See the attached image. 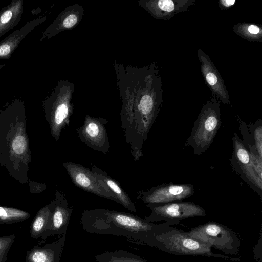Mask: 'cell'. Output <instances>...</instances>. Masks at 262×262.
Listing matches in <instances>:
<instances>
[{
  "instance_id": "obj_1",
  "label": "cell",
  "mask_w": 262,
  "mask_h": 262,
  "mask_svg": "<svg viewBox=\"0 0 262 262\" xmlns=\"http://www.w3.org/2000/svg\"><path fill=\"white\" fill-rule=\"evenodd\" d=\"M136 96L123 101L121 127L134 160L142 156V146L160 112L162 84L157 66L136 70Z\"/></svg>"
},
{
  "instance_id": "obj_2",
  "label": "cell",
  "mask_w": 262,
  "mask_h": 262,
  "mask_svg": "<svg viewBox=\"0 0 262 262\" xmlns=\"http://www.w3.org/2000/svg\"><path fill=\"white\" fill-rule=\"evenodd\" d=\"M80 223L89 233L130 238L151 247L155 236L170 226L165 223L149 222L128 213L104 209L84 211Z\"/></svg>"
},
{
  "instance_id": "obj_3",
  "label": "cell",
  "mask_w": 262,
  "mask_h": 262,
  "mask_svg": "<svg viewBox=\"0 0 262 262\" xmlns=\"http://www.w3.org/2000/svg\"><path fill=\"white\" fill-rule=\"evenodd\" d=\"M152 247L171 254L211 257L230 261H239V258L212 252L211 248L190 236L187 232L170 226L155 236Z\"/></svg>"
},
{
  "instance_id": "obj_4",
  "label": "cell",
  "mask_w": 262,
  "mask_h": 262,
  "mask_svg": "<svg viewBox=\"0 0 262 262\" xmlns=\"http://www.w3.org/2000/svg\"><path fill=\"white\" fill-rule=\"evenodd\" d=\"M221 122L220 104L214 96L201 108L185 146L191 147L197 156L202 154L213 142Z\"/></svg>"
},
{
  "instance_id": "obj_5",
  "label": "cell",
  "mask_w": 262,
  "mask_h": 262,
  "mask_svg": "<svg viewBox=\"0 0 262 262\" xmlns=\"http://www.w3.org/2000/svg\"><path fill=\"white\" fill-rule=\"evenodd\" d=\"M188 234L227 255L238 252L240 241L237 235L230 228L216 222H208L191 229Z\"/></svg>"
},
{
  "instance_id": "obj_6",
  "label": "cell",
  "mask_w": 262,
  "mask_h": 262,
  "mask_svg": "<svg viewBox=\"0 0 262 262\" xmlns=\"http://www.w3.org/2000/svg\"><path fill=\"white\" fill-rule=\"evenodd\" d=\"M146 206L151 213L145 217V220L151 223L164 221L170 226L185 219L206 215L203 208L191 202L179 201L164 204H146Z\"/></svg>"
},
{
  "instance_id": "obj_7",
  "label": "cell",
  "mask_w": 262,
  "mask_h": 262,
  "mask_svg": "<svg viewBox=\"0 0 262 262\" xmlns=\"http://www.w3.org/2000/svg\"><path fill=\"white\" fill-rule=\"evenodd\" d=\"M233 151L229 160L233 170L261 197L262 179L256 172L250 155L236 133L232 137Z\"/></svg>"
},
{
  "instance_id": "obj_8",
  "label": "cell",
  "mask_w": 262,
  "mask_h": 262,
  "mask_svg": "<svg viewBox=\"0 0 262 262\" xmlns=\"http://www.w3.org/2000/svg\"><path fill=\"white\" fill-rule=\"evenodd\" d=\"M194 193L192 184L168 183L153 186L146 191H138L137 196L146 204H164L183 201Z\"/></svg>"
},
{
  "instance_id": "obj_9",
  "label": "cell",
  "mask_w": 262,
  "mask_h": 262,
  "mask_svg": "<svg viewBox=\"0 0 262 262\" xmlns=\"http://www.w3.org/2000/svg\"><path fill=\"white\" fill-rule=\"evenodd\" d=\"M73 184L78 188L99 196L118 201L105 184L91 169L72 162L63 163Z\"/></svg>"
},
{
  "instance_id": "obj_10",
  "label": "cell",
  "mask_w": 262,
  "mask_h": 262,
  "mask_svg": "<svg viewBox=\"0 0 262 262\" xmlns=\"http://www.w3.org/2000/svg\"><path fill=\"white\" fill-rule=\"evenodd\" d=\"M108 121L102 118L86 116L83 125L76 130L79 138L92 149L106 154L110 142L105 125Z\"/></svg>"
},
{
  "instance_id": "obj_11",
  "label": "cell",
  "mask_w": 262,
  "mask_h": 262,
  "mask_svg": "<svg viewBox=\"0 0 262 262\" xmlns=\"http://www.w3.org/2000/svg\"><path fill=\"white\" fill-rule=\"evenodd\" d=\"M201 72L212 94L224 104H230V96L224 81L209 57L202 49L198 50Z\"/></svg>"
},
{
  "instance_id": "obj_12",
  "label": "cell",
  "mask_w": 262,
  "mask_h": 262,
  "mask_svg": "<svg viewBox=\"0 0 262 262\" xmlns=\"http://www.w3.org/2000/svg\"><path fill=\"white\" fill-rule=\"evenodd\" d=\"M53 208L50 224L41 237L45 240L53 235H63L67 233L73 207L68 206L66 195L59 192L53 202Z\"/></svg>"
},
{
  "instance_id": "obj_13",
  "label": "cell",
  "mask_w": 262,
  "mask_h": 262,
  "mask_svg": "<svg viewBox=\"0 0 262 262\" xmlns=\"http://www.w3.org/2000/svg\"><path fill=\"white\" fill-rule=\"evenodd\" d=\"M195 0H150L141 2L142 7L154 18L169 20L176 14L186 12Z\"/></svg>"
},
{
  "instance_id": "obj_14",
  "label": "cell",
  "mask_w": 262,
  "mask_h": 262,
  "mask_svg": "<svg viewBox=\"0 0 262 262\" xmlns=\"http://www.w3.org/2000/svg\"><path fill=\"white\" fill-rule=\"evenodd\" d=\"M66 233L63 234L58 240L47 244L42 247L34 246L28 251L26 261L59 262L65 242Z\"/></svg>"
},
{
  "instance_id": "obj_15",
  "label": "cell",
  "mask_w": 262,
  "mask_h": 262,
  "mask_svg": "<svg viewBox=\"0 0 262 262\" xmlns=\"http://www.w3.org/2000/svg\"><path fill=\"white\" fill-rule=\"evenodd\" d=\"M91 170L105 184L110 190L113 193L118 201V203L122 205L128 210L136 212L135 205L126 192L124 190L119 183L109 176L105 171L98 168L96 165L91 163Z\"/></svg>"
},
{
  "instance_id": "obj_16",
  "label": "cell",
  "mask_w": 262,
  "mask_h": 262,
  "mask_svg": "<svg viewBox=\"0 0 262 262\" xmlns=\"http://www.w3.org/2000/svg\"><path fill=\"white\" fill-rule=\"evenodd\" d=\"M54 203L42 208L37 214L31 226L30 234L33 238L41 237L48 228L51 219Z\"/></svg>"
},
{
  "instance_id": "obj_17",
  "label": "cell",
  "mask_w": 262,
  "mask_h": 262,
  "mask_svg": "<svg viewBox=\"0 0 262 262\" xmlns=\"http://www.w3.org/2000/svg\"><path fill=\"white\" fill-rule=\"evenodd\" d=\"M237 121L239 130L243 136L242 141L243 143L250 155L256 172L259 177L262 179V159L257 154L253 140L250 135L248 125L239 117L237 118Z\"/></svg>"
},
{
  "instance_id": "obj_18",
  "label": "cell",
  "mask_w": 262,
  "mask_h": 262,
  "mask_svg": "<svg viewBox=\"0 0 262 262\" xmlns=\"http://www.w3.org/2000/svg\"><path fill=\"white\" fill-rule=\"evenodd\" d=\"M95 259L97 262H148L138 255L121 249L97 254Z\"/></svg>"
},
{
  "instance_id": "obj_19",
  "label": "cell",
  "mask_w": 262,
  "mask_h": 262,
  "mask_svg": "<svg viewBox=\"0 0 262 262\" xmlns=\"http://www.w3.org/2000/svg\"><path fill=\"white\" fill-rule=\"evenodd\" d=\"M233 32L241 37L252 42H262V27L260 25L241 23L233 27Z\"/></svg>"
},
{
  "instance_id": "obj_20",
  "label": "cell",
  "mask_w": 262,
  "mask_h": 262,
  "mask_svg": "<svg viewBox=\"0 0 262 262\" xmlns=\"http://www.w3.org/2000/svg\"><path fill=\"white\" fill-rule=\"evenodd\" d=\"M30 214L22 210L0 207V224H12L23 221Z\"/></svg>"
},
{
  "instance_id": "obj_21",
  "label": "cell",
  "mask_w": 262,
  "mask_h": 262,
  "mask_svg": "<svg viewBox=\"0 0 262 262\" xmlns=\"http://www.w3.org/2000/svg\"><path fill=\"white\" fill-rule=\"evenodd\" d=\"M248 128L257 154L262 159V120L249 123Z\"/></svg>"
},
{
  "instance_id": "obj_22",
  "label": "cell",
  "mask_w": 262,
  "mask_h": 262,
  "mask_svg": "<svg viewBox=\"0 0 262 262\" xmlns=\"http://www.w3.org/2000/svg\"><path fill=\"white\" fill-rule=\"evenodd\" d=\"M14 235L0 237V262H5L10 247L14 242Z\"/></svg>"
},
{
  "instance_id": "obj_23",
  "label": "cell",
  "mask_w": 262,
  "mask_h": 262,
  "mask_svg": "<svg viewBox=\"0 0 262 262\" xmlns=\"http://www.w3.org/2000/svg\"><path fill=\"white\" fill-rule=\"evenodd\" d=\"M13 151L17 154H23L26 148V141L22 135H18L13 139L12 143Z\"/></svg>"
},
{
  "instance_id": "obj_24",
  "label": "cell",
  "mask_w": 262,
  "mask_h": 262,
  "mask_svg": "<svg viewBox=\"0 0 262 262\" xmlns=\"http://www.w3.org/2000/svg\"><path fill=\"white\" fill-rule=\"evenodd\" d=\"M78 21V16L75 13H69L64 16L60 25L61 29H69L75 25Z\"/></svg>"
},
{
  "instance_id": "obj_25",
  "label": "cell",
  "mask_w": 262,
  "mask_h": 262,
  "mask_svg": "<svg viewBox=\"0 0 262 262\" xmlns=\"http://www.w3.org/2000/svg\"><path fill=\"white\" fill-rule=\"evenodd\" d=\"M13 17V13L11 9L5 10L0 16V29L8 27Z\"/></svg>"
},
{
  "instance_id": "obj_26",
  "label": "cell",
  "mask_w": 262,
  "mask_h": 262,
  "mask_svg": "<svg viewBox=\"0 0 262 262\" xmlns=\"http://www.w3.org/2000/svg\"><path fill=\"white\" fill-rule=\"evenodd\" d=\"M236 2V0H219L218 4L221 9L226 10L234 6Z\"/></svg>"
},
{
  "instance_id": "obj_27",
  "label": "cell",
  "mask_w": 262,
  "mask_h": 262,
  "mask_svg": "<svg viewBox=\"0 0 262 262\" xmlns=\"http://www.w3.org/2000/svg\"><path fill=\"white\" fill-rule=\"evenodd\" d=\"M189 262H194V261H189Z\"/></svg>"
}]
</instances>
